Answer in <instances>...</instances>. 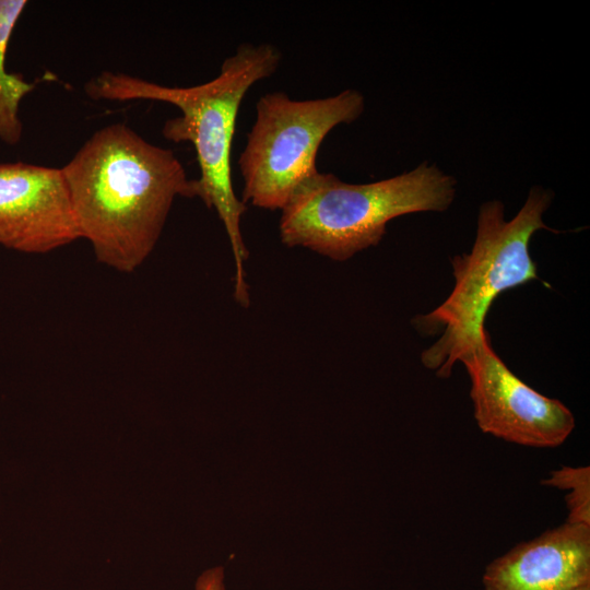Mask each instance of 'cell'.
Here are the masks:
<instances>
[{"label": "cell", "instance_id": "obj_9", "mask_svg": "<svg viewBox=\"0 0 590 590\" xmlns=\"http://www.w3.org/2000/svg\"><path fill=\"white\" fill-rule=\"evenodd\" d=\"M26 4L25 0H0V140L8 145H16L22 138L20 104L35 86L5 69L8 45Z\"/></svg>", "mask_w": 590, "mask_h": 590}, {"label": "cell", "instance_id": "obj_3", "mask_svg": "<svg viewBox=\"0 0 590 590\" xmlns=\"http://www.w3.org/2000/svg\"><path fill=\"white\" fill-rule=\"evenodd\" d=\"M552 200L551 190L532 187L509 221L502 201L481 204L471 251L451 259L452 291L438 307L412 320L420 333L439 334L421 354L423 365L438 377H449L453 365L475 347L486 331V315L502 293L538 279L529 244L540 229L558 233L543 221Z\"/></svg>", "mask_w": 590, "mask_h": 590}, {"label": "cell", "instance_id": "obj_1", "mask_svg": "<svg viewBox=\"0 0 590 590\" xmlns=\"http://www.w3.org/2000/svg\"><path fill=\"white\" fill-rule=\"evenodd\" d=\"M80 233L101 263L135 271L154 250L177 197L198 198L174 152L125 123L94 132L61 168Z\"/></svg>", "mask_w": 590, "mask_h": 590}, {"label": "cell", "instance_id": "obj_11", "mask_svg": "<svg viewBox=\"0 0 590 590\" xmlns=\"http://www.w3.org/2000/svg\"><path fill=\"white\" fill-rule=\"evenodd\" d=\"M196 590H225V574L223 567H212L204 570L197 578Z\"/></svg>", "mask_w": 590, "mask_h": 590}, {"label": "cell", "instance_id": "obj_5", "mask_svg": "<svg viewBox=\"0 0 590 590\" xmlns=\"http://www.w3.org/2000/svg\"><path fill=\"white\" fill-rule=\"evenodd\" d=\"M364 110V95L350 88L305 101L281 91L263 94L238 157L243 202L282 210L294 190L318 172V150L330 131L354 122Z\"/></svg>", "mask_w": 590, "mask_h": 590}, {"label": "cell", "instance_id": "obj_4", "mask_svg": "<svg viewBox=\"0 0 590 590\" xmlns=\"http://www.w3.org/2000/svg\"><path fill=\"white\" fill-rule=\"evenodd\" d=\"M456 191V178L428 162L369 184L344 182L318 170L294 190L281 210L280 238L287 247H304L345 261L377 246L391 220L446 211Z\"/></svg>", "mask_w": 590, "mask_h": 590}, {"label": "cell", "instance_id": "obj_12", "mask_svg": "<svg viewBox=\"0 0 590 590\" xmlns=\"http://www.w3.org/2000/svg\"><path fill=\"white\" fill-rule=\"evenodd\" d=\"M570 590H590V582L582 583L580 586H577Z\"/></svg>", "mask_w": 590, "mask_h": 590}, {"label": "cell", "instance_id": "obj_6", "mask_svg": "<svg viewBox=\"0 0 590 590\" xmlns=\"http://www.w3.org/2000/svg\"><path fill=\"white\" fill-rule=\"evenodd\" d=\"M459 362L470 377L474 418L483 433L522 446L551 448L574 430L571 411L519 379L494 351L487 331Z\"/></svg>", "mask_w": 590, "mask_h": 590}, {"label": "cell", "instance_id": "obj_2", "mask_svg": "<svg viewBox=\"0 0 590 590\" xmlns=\"http://www.w3.org/2000/svg\"><path fill=\"white\" fill-rule=\"evenodd\" d=\"M281 61L276 46L244 43L223 61L217 76L199 85L165 86L111 71L99 73L85 85L93 99L157 101L180 110V116L165 121L162 133L174 143L190 142L196 150L200 168L198 198L216 211L224 225L235 262L234 297L243 307L250 302L244 268L248 250L240 229L247 206L234 192L232 145L245 95L256 83L273 75Z\"/></svg>", "mask_w": 590, "mask_h": 590}, {"label": "cell", "instance_id": "obj_10", "mask_svg": "<svg viewBox=\"0 0 590 590\" xmlns=\"http://www.w3.org/2000/svg\"><path fill=\"white\" fill-rule=\"evenodd\" d=\"M543 485L570 491L566 495L568 518L566 522L590 526V468L562 467L542 480Z\"/></svg>", "mask_w": 590, "mask_h": 590}, {"label": "cell", "instance_id": "obj_7", "mask_svg": "<svg viewBox=\"0 0 590 590\" xmlns=\"http://www.w3.org/2000/svg\"><path fill=\"white\" fill-rule=\"evenodd\" d=\"M78 239L61 168L0 163V246L38 255Z\"/></svg>", "mask_w": 590, "mask_h": 590}, {"label": "cell", "instance_id": "obj_8", "mask_svg": "<svg viewBox=\"0 0 590 590\" xmlns=\"http://www.w3.org/2000/svg\"><path fill=\"white\" fill-rule=\"evenodd\" d=\"M484 590H570L590 582V526L564 524L494 559Z\"/></svg>", "mask_w": 590, "mask_h": 590}]
</instances>
